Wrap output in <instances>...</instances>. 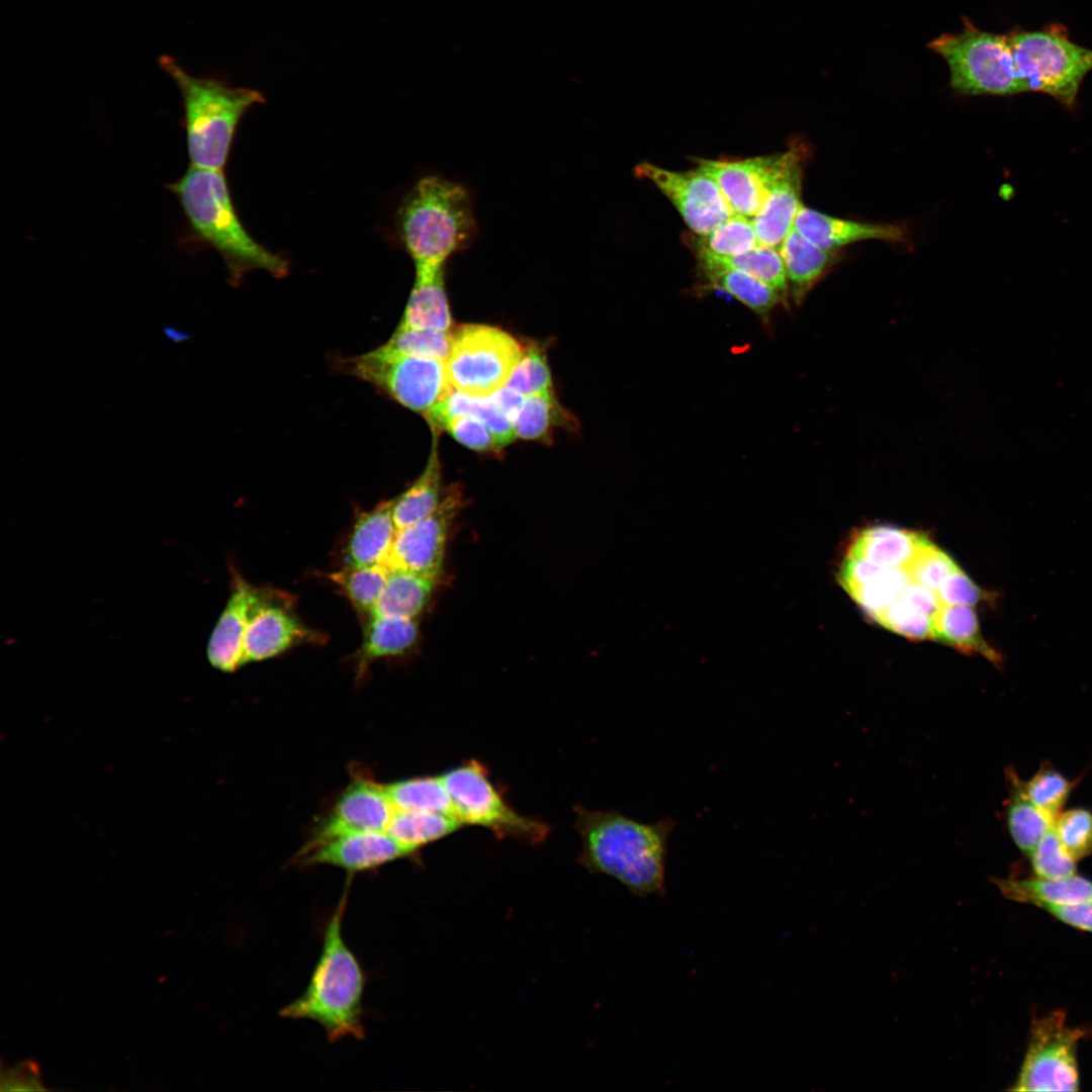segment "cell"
<instances>
[{
    "mask_svg": "<svg viewBox=\"0 0 1092 1092\" xmlns=\"http://www.w3.org/2000/svg\"><path fill=\"white\" fill-rule=\"evenodd\" d=\"M574 828L581 849L579 863L592 874L609 876L634 896L665 895L669 838L677 825L672 817L647 823L618 809L574 808Z\"/></svg>",
    "mask_w": 1092,
    "mask_h": 1092,
    "instance_id": "1",
    "label": "cell"
},
{
    "mask_svg": "<svg viewBox=\"0 0 1092 1092\" xmlns=\"http://www.w3.org/2000/svg\"><path fill=\"white\" fill-rule=\"evenodd\" d=\"M349 885L325 923L322 950L304 992L279 1011L284 1018L316 1022L332 1043L366 1035L363 995L367 976L342 930Z\"/></svg>",
    "mask_w": 1092,
    "mask_h": 1092,
    "instance_id": "2",
    "label": "cell"
},
{
    "mask_svg": "<svg viewBox=\"0 0 1092 1092\" xmlns=\"http://www.w3.org/2000/svg\"><path fill=\"white\" fill-rule=\"evenodd\" d=\"M192 234L224 261L233 284L255 269L275 277L288 272L287 261L256 242L241 223L222 170L189 166L169 185Z\"/></svg>",
    "mask_w": 1092,
    "mask_h": 1092,
    "instance_id": "3",
    "label": "cell"
},
{
    "mask_svg": "<svg viewBox=\"0 0 1092 1092\" xmlns=\"http://www.w3.org/2000/svg\"><path fill=\"white\" fill-rule=\"evenodd\" d=\"M396 224L415 267L446 266L477 234L471 193L439 175L425 176L411 188L398 207Z\"/></svg>",
    "mask_w": 1092,
    "mask_h": 1092,
    "instance_id": "4",
    "label": "cell"
},
{
    "mask_svg": "<svg viewBox=\"0 0 1092 1092\" xmlns=\"http://www.w3.org/2000/svg\"><path fill=\"white\" fill-rule=\"evenodd\" d=\"M158 63L181 96L190 165L223 170L239 121L250 107L263 103L264 96L255 89L191 75L171 56H161Z\"/></svg>",
    "mask_w": 1092,
    "mask_h": 1092,
    "instance_id": "5",
    "label": "cell"
},
{
    "mask_svg": "<svg viewBox=\"0 0 1092 1092\" xmlns=\"http://www.w3.org/2000/svg\"><path fill=\"white\" fill-rule=\"evenodd\" d=\"M1006 34L1024 91L1044 93L1074 107L1080 86L1092 71V50L1074 42L1061 23Z\"/></svg>",
    "mask_w": 1092,
    "mask_h": 1092,
    "instance_id": "6",
    "label": "cell"
},
{
    "mask_svg": "<svg viewBox=\"0 0 1092 1092\" xmlns=\"http://www.w3.org/2000/svg\"><path fill=\"white\" fill-rule=\"evenodd\" d=\"M958 33H942L927 48L949 68L950 87L965 96H1007L1025 92L1017 76L1007 34L978 28L963 17Z\"/></svg>",
    "mask_w": 1092,
    "mask_h": 1092,
    "instance_id": "7",
    "label": "cell"
},
{
    "mask_svg": "<svg viewBox=\"0 0 1092 1092\" xmlns=\"http://www.w3.org/2000/svg\"><path fill=\"white\" fill-rule=\"evenodd\" d=\"M440 777L450 796L453 814L462 825L483 827L499 839L531 844L540 843L547 837L549 825L517 812L479 760H465Z\"/></svg>",
    "mask_w": 1092,
    "mask_h": 1092,
    "instance_id": "8",
    "label": "cell"
},
{
    "mask_svg": "<svg viewBox=\"0 0 1092 1092\" xmlns=\"http://www.w3.org/2000/svg\"><path fill=\"white\" fill-rule=\"evenodd\" d=\"M521 344L506 331L487 325H463L453 332L445 360L453 389L486 397L505 387L523 355Z\"/></svg>",
    "mask_w": 1092,
    "mask_h": 1092,
    "instance_id": "9",
    "label": "cell"
},
{
    "mask_svg": "<svg viewBox=\"0 0 1092 1092\" xmlns=\"http://www.w3.org/2000/svg\"><path fill=\"white\" fill-rule=\"evenodd\" d=\"M349 372L425 416L453 389L444 360L408 356L377 347L348 360Z\"/></svg>",
    "mask_w": 1092,
    "mask_h": 1092,
    "instance_id": "10",
    "label": "cell"
},
{
    "mask_svg": "<svg viewBox=\"0 0 1092 1092\" xmlns=\"http://www.w3.org/2000/svg\"><path fill=\"white\" fill-rule=\"evenodd\" d=\"M1086 1035L1068 1024L1066 1013L1052 1011L1032 1020L1028 1042L1012 1091H1077V1048Z\"/></svg>",
    "mask_w": 1092,
    "mask_h": 1092,
    "instance_id": "11",
    "label": "cell"
},
{
    "mask_svg": "<svg viewBox=\"0 0 1092 1092\" xmlns=\"http://www.w3.org/2000/svg\"><path fill=\"white\" fill-rule=\"evenodd\" d=\"M324 634L307 627L296 615L291 598L259 588L245 632L241 666L277 656L302 644H321Z\"/></svg>",
    "mask_w": 1092,
    "mask_h": 1092,
    "instance_id": "12",
    "label": "cell"
},
{
    "mask_svg": "<svg viewBox=\"0 0 1092 1092\" xmlns=\"http://www.w3.org/2000/svg\"><path fill=\"white\" fill-rule=\"evenodd\" d=\"M634 174L652 183L670 201L694 235L708 234L734 214L716 182L697 167L674 171L642 162Z\"/></svg>",
    "mask_w": 1092,
    "mask_h": 1092,
    "instance_id": "13",
    "label": "cell"
},
{
    "mask_svg": "<svg viewBox=\"0 0 1092 1092\" xmlns=\"http://www.w3.org/2000/svg\"><path fill=\"white\" fill-rule=\"evenodd\" d=\"M460 504L461 493L453 489L444 495L433 514L397 530L384 564L390 570L437 580L443 567L448 531Z\"/></svg>",
    "mask_w": 1092,
    "mask_h": 1092,
    "instance_id": "14",
    "label": "cell"
},
{
    "mask_svg": "<svg viewBox=\"0 0 1092 1092\" xmlns=\"http://www.w3.org/2000/svg\"><path fill=\"white\" fill-rule=\"evenodd\" d=\"M408 856L386 831L361 830L310 839L295 860L302 866H332L356 874Z\"/></svg>",
    "mask_w": 1092,
    "mask_h": 1092,
    "instance_id": "15",
    "label": "cell"
},
{
    "mask_svg": "<svg viewBox=\"0 0 1092 1092\" xmlns=\"http://www.w3.org/2000/svg\"><path fill=\"white\" fill-rule=\"evenodd\" d=\"M783 153L744 159H695L718 185L734 214L752 218L782 163Z\"/></svg>",
    "mask_w": 1092,
    "mask_h": 1092,
    "instance_id": "16",
    "label": "cell"
},
{
    "mask_svg": "<svg viewBox=\"0 0 1092 1092\" xmlns=\"http://www.w3.org/2000/svg\"><path fill=\"white\" fill-rule=\"evenodd\" d=\"M805 150L792 145L783 152L782 163L766 195L751 218L760 246L779 249L793 228L802 205L801 191Z\"/></svg>",
    "mask_w": 1092,
    "mask_h": 1092,
    "instance_id": "17",
    "label": "cell"
},
{
    "mask_svg": "<svg viewBox=\"0 0 1092 1092\" xmlns=\"http://www.w3.org/2000/svg\"><path fill=\"white\" fill-rule=\"evenodd\" d=\"M394 812L385 785L370 778L356 777L342 792L311 839L343 831H386Z\"/></svg>",
    "mask_w": 1092,
    "mask_h": 1092,
    "instance_id": "18",
    "label": "cell"
},
{
    "mask_svg": "<svg viewBox=\"0 0 1092 1092\" xmlns=\"http://www.w3.org/2000/svg\"><path fill=\"white\" fill-rule=\"evenodd\" d=\"M793 228L814 245L830 252L866 240L905 242L907 237L905 230L896 224L838 218L804 204L797 212Z\"/></svg>",
    "mask_w": 1092,
    "mask_h": 1092,
    "instance_id": "19",
    "label": "cell"
},
{
    "mask_svg": "<svg viewBox=\"0 0 1092 1092\" xmlns=\"http://www.w3.org/2000/svg\"><path fill=\"white\" fill-rule=\"evenodd\" d=\"M257 593L258 587L240 577L235 579L233 592L212 630L206 648L210 664L221 671L232 672L241 666L249 611Z\"/></svg>",
    "mask_w": 1092,
    "mask_h": 1092,
    "instance_id": "20",
    "label": "cell"
},
{
    "mask_svg": "<svg viewBox=\"0 0 1092 1092\" xmlns=\"http://www.w3.org/2000/svg\"><path fill=\"white\" fill-rule=\"evenodd\" d=\"M391 506L392 500L383 502L357 517L343 548L345 566L385 563L397 532Z\"/></svg>",
    "mask_w": 1092,
    "mask_h": 1092,
    "instance_id": "21",
    "label": "cell"
},
{
    "mask_svg": "<svg viewBox=\"0 0 1092 1092\" xmlns=\"http://www.w3.org/2000/svg\"><path fill=\"white\" fill-rule=\"evenodd\" d=\"M787 275L790 301L800 305L817 282L839 260L838 252L819 248L791 229L779 248Z\"/></svg>",
    "mask_w": 1092,
    "mask_h": 1092,
    "instance_id": "22",
    "label": "cell"
},
{
    "mask_svg": "<svg viewBox=\"0 0 1092 1092\" xmlns=\"http://www.w3.org/2000/svg\"><path fill=\"white\" fill-rule=\"evenodd\" d=\"M446 266H418L399 325L449 331L452 320L445 288Z\"/></svg>",
    "mask_w": 1092,
    "mask_h": 1092,
    "instance_id": "23",
    "label": "cell"
},
{
    "mask_svg": "<svg viewBox=\"0 0 1092 1092\" xmlns=\"http://www.w3.org/2000/svg\"><path fill=\"white\" fill-rule=\"evenodd\" d=\"M995 884L1005 898L1040 908L1092 901V881L1078 874L1058 879H995Z\"/></svg>",
    "mask_w": 1092,
    "mask_h": 1092,
    "instance_id": "24",
    "label": "cell"
},
{
    "mask_svg": "<svg viewBox=\"0 0 1092 1092\" xmlns=\"http://www.w3.org/2000/svg\"><path fill=\"white\" fill-rule=\"evenodd\" d=\"M418 637L417 618L371 616L365 622L362 643L357 651L358 676H363L369 665L379 658L404 654L416 644Z\"/></svg>",
    "mask_w": 1092,
    "mask_h": 1092,
    "instance_id": "25",
    "label": "cell"
},
{
    "mask_svg": "<svg viewBox=\"0 0 1092 1092\" xmlns=\"http://www.w3.org/2000/svg\"><path fill=\"white\" fill-rule=\"evenodd\" d=\"M693 252L697 272L734 269L747 273L768 285L779 296L781 304L789 306V285L779 249L759 245L736 256H720L706 251Z\"/></svg>",
    "mask_w": 1092,
    "mask_h": 1092,
    "instance_id": "26",
    "label": "cell"
},
{
    "mask_svg": "<svg viewBox=\"0 0 1092 1092\" xmlns=\"http://www.w3.org/2000/svg\"><path fill=\"white\" fill-rule=\"evenodd\" d=\"M462 415L480 420L492 433L498 449L512 443L516 437L513 423L499 411L491 396H470L452 389L424 417L432 432L439 433L451 418Z\"/></svg>",
    "mask_w": 1092,
    "mask_h": 1092,
    "instance_id": "27",
    "label": "cell"
},
{
    "mask_svg": "<svg viewBox=\"0 0 1092 1092\" xmlns=\"http://www.w3.org/2000/svg\"><path fill=\"white\" fill-rule=\"evenodd\" d=\"M437 435L438 433L433 432L431 454L421 475L401 494L392 499L391 512L397 530L433 514L444 498Z\"/></svg>",
    "mask_w": 1092,
    "mask_h": 1092,
    "instance_id": "28",
    "label": "cell"
},
{
    "mask_svg": "<svg viewBox=\"0 0 1092 1092\" xmlns=\"http://www.w3.org/2000/svg\"><path fill=\"white\" fill-rule=\"evenodd\" d=\"M921 535L892 526L870 527L854 537L847 554L880 567L901 565L913 556Z\"/></svg>",
    "mask_w": 1092,
    "mask_h": 1092,
    "instance_id": "29",
    "label": "cell"
},
{
    "mask_svg": "<svg viewBox=\"0 0 1092 1092\" xmlns=\"http://www.w3.org/2000/svg\"><path fill=\"white\" fill-rule=\"evenodd\" d=\"M1009 799L1006 806V823L1016 846L1027 857L1053 828L1055 819L1036 807L1025 795L1021 780L1013 769L1006 774Z\"/></svg>",
    "mask_w": 1092,
    "mask_h": 1092,
    "instance_id": "30",
    "label": "cell"
},
{
    "mask_svg": "<svg viewBox=\"0 0 1092 1092\" xmlns=\"http://www.w3.org/2000/svg\"><path fill=\"white\" fill-rule=\"evenodd\" d=\"M932 639L966 653H978L995 664L1002 662V654L984 639L973 606L941 608L933 623Z\"/></svg>",
    "mask_w": 1092,
    "mask_h": 1092,
    "instance_id": "31",
    "label": "cell"
},
{
    "mask_svg": "<svg viewBox=\"0 0 1092 1092\" xmlns=\"http://www.w3.org/2000/svg\"><path fill=\"white\" fill-rule=\"evenodd\" d=\"M702 291L718 290L728 293L761 320L766 321L781 300L777 293L759 279L734 269L697 272Z\"/></svg>",
    "mask_w": 1092,
    "mask_h": 1092,
    "instance_id": "32",
    "label": "cell"
},
{
    "mask_svg": "<svg viewBox=\"0 0 1092 1092\" xmlns=\"http://www.w3.org/2000/svg\"><path fill=\"white\" fill-rule=\"evenodd\" d=\"M463 825L449 814L395 810L386 832L408 853L457 831Z\"/></svg>",
    "mask_w": 1092,
    "mask_h": 1092,
    "instance_id": "33",
    "label": "cell"
},
{
    "mask_svg": "<svg viewBox=\"0 0 1092 1092\" xmlns=\"http://www.w3.org/2000/svg\"><path fill=\"white\" fill-rule=\"evenodd\" d=\"M436 580L403 570H390L371 616L417 618L427 607Z\"/></svg>",
    "mask_w": 1092,
    "mask_h": 1092,
    "instance_id": "34",
    "label": "cell"
},
{
    "mask_svg": "<svg viewBox=\"0 0 1092 1092\" xmlns=\"http://www.w3.org/2000/svg\"><path fill=\"white\" fill-rule=\"evenodd\" d=\"M385 788L395 810L454 816L450 796L440 776L405 779L387 784Z\"/></svg>",
    "mask_w": 1092,
    "mask_h": 1092,
    "instance_id": "35",
    "label": "cell"
},
{
    "mask_svg": "<svg viewBox=\"0 0 1092 1092\" xmlns=\"http://www.w3.org/2000/svg\"><path fill=\"white\" fill-rule=\"evenodd\" d=\"M389 568L384 564L349 567L329 573L330 580L349 600L357 613L371 617L385 586Z\"/></svg>",
    "mask_w": 1092,
    "mask_h": 1092,
    "instance_id": "36",
    "label": "cell"
},
{
    "mask_svg": "<svg viewBox=\"0 0 1092 1092\" xmlns=\"http://www.w3.org/2000/svg\"><path fill=\"white\" fill-rule=\"evenodd\" d=\"M692 251H706L720 256H736L759 246L751 218L732 214L708 234L687 235Z\"/></svg>",
    "mask_w": 1092,
    "mask_h": 1092,
    "instance_id": "37",
    "label": "cell"
},
{
    "mask_svg": "<svg viewBox=\"0 0 1092 1092\" xmlns=\"http://www.w3.org/2000/svg\"><path fill=\"white\" fill-rule=\"evenodd\" d=\"M453 340V333L433 329H421L398 325L383 345L400 354L446 360Z\"/></svg>",
    "mask_w": 1092,
    "mask_h": 1092,
    "instance_id": "38",
    "label": "cell"
},
{
    "mask_svg": "<svg viewBox=\"0 0 1092 1092\" xmlns=\"http://www.w3.org/2000/svg\"><path fill=\"white\" fill-rule=\"evenodd\" d=\"M559 405L551 390L526 396L523 407L514 422L516 437L524 440H543L558 421Z\"/></svg>",
    "mask_w": 1092,
    "mask_h": 1092,
    "instance_id": "39",
    "label": "cell"
},
{
    "mask_svg": "<svg viewBox=\"0 0 1092 1092\" xmlns=\"http://www.w3.org/2000/svg\"><path fill=\"white\" fill-rule=\"evenodd\" d=\"M1021 784L1026 797L1054 819L1062 812L1074 787L1063 774L1045 765Z\"/></svg>",
    "mask_w": 1092,
    "mask_h": 1092,
    "instance_id": "40",
    "label": "cell"
},
{
    "mask_svg": "<svg viewBox=\"0 0 1092 1092\" xmlns=\"http://www.w3.org/2000/svg\"><path fill=\"white\" fill-rule=\"evenodd\" d=\"M1054 831L1076 860L1092 855V812L1085 808L1062 811L1054 821Z\"/></svg>",
    "mask_w": 1092,
    "mask_h": 1092,
    "instance_id": "41",
    "label": "cell"
},
{
    "mask_svg": "<svg viewBox=\"0 0 1092 1092\" xmlns=\"http://www.w3.org/2000/svg\"><path fill=\"white\" fill-rule=\"evenodd\" d=\"M551 384L550 368L542 348L528 346L507 385L528 396L551 390Z\"/></svg>",
    "mask_w": 1092,
    "mask_h": 1092,
    "instance_id": "42",
    "label": "cell"
},
{
    "mask_svg": "<svg viewBox=\"0 0 1092 1092\" xmlns=\"http://www.w3.org/2000/svg\"><path fill=\"white\" fill-rule=\"evenodd\" d=\"M1036 877L1058 879L1077 874V860L1064 847L1052 828L1028 855Z\"/></svg>",
    "mask_w": 1092,
    "mask_h": 1092,
    "instance_id": "43",
    "label": "cell"
},
{
    "mask_svg": "<svg viewBox=\"0 0 1092 1092\" xmlns=\"http://www.w3.org/2000/svg\"><path fill=\"white\" fill-rule=\"evenodd\" d=\"M460 444L479 452L499 450L490 430L471 416L451 418L444 429Z\"/></svg>",
    "mask_w": 1092,
    "mask_h": 1092,
    "instance_id": "44",
    "label": "cell"
},
{
    "mask_svg": "<svg viewBox=\"0 0 1092 1092\" xmlns=\"http://www.w3.org/2000/svg\"><path fill=\"white\" fill-rule=\"evenodd\" d=\"M939 598L945 606H975L985 598L984 592L958 566L944 579Z\"/></svg>",
    "mask_w": 1092,
    "mask_h": 1092,
    "instance_id": "45",
    "label": "cell"
},
{
    "mask_svg": "<svg viewBox=\"0 0 1092 1092\" xmlns=\"http://www.w3.org/2000/svg\"><path fill=\"white\" fill-rule=\"evenodd\" d=\"M1 1091H43L38 1065L32 1060H24L6 1070L2 1069Z\"/></svg>",
    "mask_w": 1092,
    "mask_h": 1092,
    "instance_id": "46",
    "label": "cell"
},
{
    "mask_svg": "<svg viewBox=\"0 0 1092 1092\" xmlns=\"http://www.w3.org/2000/svg\"><path fill=\"white\" fill-rule=\"evenodd\" d=\"M1042 909L1073 928L1092 932V901L1072 905H1048Z\"/></svg>",
    "mask_w": 1092,
    "mask_h": 1092,
    "instance_id": "47",
    "label": "cell"
},
{
    "mask_svg": "<svg viewBox=\"0 0 1092 1092\" xmlns=\"http://www.w3.org/2000/svg\"><path fill=\"white\" fill-rule=\"evenodd\" d=\"M490 396L499 411L514 425V422L523 407L526 396L508 385L495 391Z\"/></svg>",
    "mask_w": 1092,
    "mask_h": 1092,
    "instance_id": "48",
    "label": "cell"
}]
</instances>
